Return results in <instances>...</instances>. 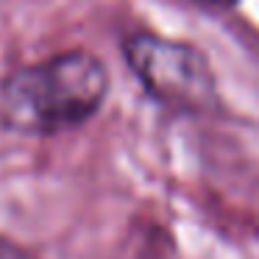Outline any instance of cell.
<instances>
[{"instance_id": "cell-1", "label": "cell", "mask_w": 259, "mask_h": 259, "mask_svg": "<svg viewBox=\"0 0 259 259\" xmlns=\"http://www.w3.org/2000/svg\"><path fill=\"white\" fill-rule=\"evenodd\" d=\"M106 95V64L90 51H64L3 78L0 120L17 134L53 137L92 120Z\"/></svg>"}, {"instance_id": "cell-2", "label": "cell", "mask_w": 259, "mask_h": 259, "mask_svg": "<svg viewBox=\"0 0 259 259\" xmlns=\"http://www.w3.org/2000/svg\"><path fill=\"white\" fill-rule=\"evenodd\" d=\"M123 56L142 90L162 106L184 114L218 109L214 70L195 45L151 31H134L123 36Z\"/></svg>"}, {"instance_id": "cell-3", "label": "cell", "mask_w": 259, "mask_h": 259, "mask_svg": "<svg viewBox=\"0 0 259 259\" xmlns=\"http://www.w3.org/2000/svg\"><path fill=\"white\" fill-rule=\"evenodd\" d=\"M0 259H36L34 253H28L25 248H20L17 242L0 237Z\"/></svg>"}, {"instance_id": "cell-4", "label": "cell", "mask_w": 259, "mask_h": 259, "mask_svg": "<svg viewBox=\"0 0 259 259\" xmlns=\"http://www.w3.org/2000/svg\"><path fill=\"white\" fill-rule=\"evenodd\" d=\"M192 3L206 6V9H229V6H234L237 0H192Z\"/></svg>"}]
</instances>
